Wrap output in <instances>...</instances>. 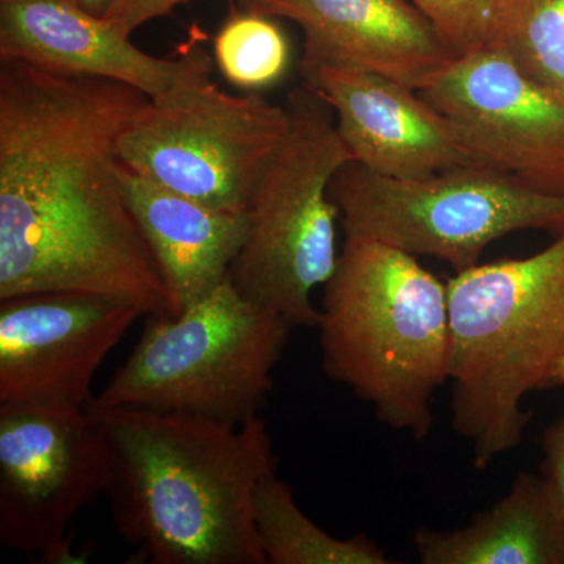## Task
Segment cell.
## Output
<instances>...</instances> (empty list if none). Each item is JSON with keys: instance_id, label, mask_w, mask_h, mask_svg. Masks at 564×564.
<instances>
[{"instance_id": "obj_22", "label": "cell", "mask_w": 564, "mask_h": 564, "mask_svg": "<svg viewBox=\"0 0 564 564\" xmlns=\"http://www.w3.org/2000/svg\"><path fill=\"white\" fill-rule=\"evenodd\" d=\"M544 477L564 508V415L544 434Z\"/></svg>"}, {"instance_id": "obj_11", "label": "cell", "mask_w": 564, "mask_h": 564, "mask_svg": "<svg viewBox=\"0 0 564 564\" xmlns=\"http://www.w3.org/2000/svg\"><path fill=\"white\" fill-rule=\"evenodd\" d=\"M140 317L133 304L96 293L0 300V404L88 410L96 373Z\"/></svg>"}, {"instance_id": "obj_20", "label": "cell", "mask_w": 564, "mask_h": 564, "mask_svg": "<svg viewBox=\"0 0 564 564\" xmlns=\"http://www.w3.org/2000/svg\"><path fill=\"white\" fill-rule=\"evenodd\" d=\"M458 55L488 46L497 0H408Z\"/></svg>"}, {"instance_id": "obj_6", "label": "cell", "mask_w": 564, "mask_h": 564, "mask_svg": "<svg viewBox=\"0 0 564 564\" xmlns=\"http://www.w3.org/2000/svg\"><path fill=\"white\" fill-rule=\"evenodd\" d=\"M284 106L288 131L252 192L247 242L228 280L293 326H317L313 293L339 261V210L329 191L352 159L332 107L310 85L289 93Z\"/></svg>"}, {"instance_id": "obj_15", "label": "cell", "mask_w": 564, "mask_h": 564, "mask_svg": "<svg viewBox=\"0 0 564 564\" xmlns=\"http://www.w3.org/2000/svg\"><path fill=\"white\" fill-rule=\"evenodd\" d=\"M126 195L181 311L228 280L248 237L247 212L217 209L121 163Z\"/></svg>"}, {"instance_id": "obj_23", "label": "cell", "mask_w": 564, "mask_h": 564, "mask_svg": "<svg viewBox=\"0 0 564 564\" xmlns=\"http://www.w3.org/2000/svg\"><path fill=\"white\" fill-rule=\"evenodd\" d=\"M82 9L90 11L95 17L106 18L115 0H74Z\"/></svg>"}, {"instance_id": "obj_12", "label": "cell", "mask_w": 564, "mask_h": 564, "mask_svg": "<svg viewBox=\"0 0 564 564\" xmlns=\"http://www.w3.org/2000/svg\"><path fill=\"white\" fill-rule=\"evenodd\" d=\"M0 61L121 82L152 102L212 82V58L198 31L173 57H154L74 0H0Z\"/></svg>"}, {"instance_id": "obj_5", "label": "cell", "mask_w": 564, "mask_h": 564, "mask_svg": "<svg viewBox=\"0 0 564 564\" xmlns=\"http://www.w3.org/2000/svg\"><path fill=\"white\" fill-rule=\"evenodd\" d=\"M293 325L226 280L177 315H147L135 348L93 399L242 425L259 415Z\"/></svg>"}, {"instance_id": "obj_18", "label": "cell", "mask_w": 564, "mask_h": 564, "mask_svg": "<svg viewBox=\"0 0 564 564\" xmlns=\"http://www.w3.org/2000/svg\"><path fill=\"white\" fill-rule=\"evenodd\" d=\"M488 46L564 101V0H497Z\"/></svg>"}, {"instance_id": "obj_7", "label": "cell", "mask_w": 564, "mask_h": 564, "mask_svg": "<svg viewBox=\"0 0 564 564\" xmlns=\"http://www.w3.org/2000/svg\"><path fill=\"white\" fill-rule=\"evenodd\" d=\"M332 198L345 237L377 240L456 272L508 234L564 231V196L534 191L488 165L421 177H389L350 162L336 174Z\"/></svg>"}, {"instance_id": "obj_16", "label": "cell", "mask_w": 564, "mask_h": 564, "mask_svg": "<svg viewBox=\"0 0 564 564\" xmlns=\"http://www.w3.org/2000/svg\"><path fill=\"white\" fill-rule=\"evenodd\" d=\"M423 564H564V508L545 477L519 473L491 510L454 530L419 529Z\"/></svg>"}, {"instance_id": "obj_21", "label": "cell", "mask_w": 564, "mask_h": 564, "mask_svg": "<svg viewBox=\"0 0 564 564\" xmlns=\"http://www.w3.org/2000/svg\"><path fill=\"white\" fill-rule=\"evenodd\" d=\"M185 2L188 0H115L106 20L126 35H132L140 25L172 13Z\"/></svg>"}, {"instance_id": "obj_13", "label": "cell", "mask_w": 564, "mask_h": 564, "mask_svg": "<svg viewBox=\"0 0 564 564\" xmlns=\"http://www.w3.org/2000/svg\"><path fill=\"white\" fill-rule=\"evenodd\" d=\"M306 85L329 104L352 162L389 177L484 165L452 122L400 82L340 66H302Z\"/></svg>"}, {"instance_id": "obj_1", "label": "cell", "mask_w": 564, "mask_h": 564, "mask_svg": "<svg viewBox=\"0 0 564 564\" xmlns=\"http://www.w3.org/2000/svg\"><path fill=\"white\" fill-rule=\"evenodd\" d=\"M148 101L121 82L0 63V300L84 292L181 314L118 155Z\"/></svg>"}, {"instance_id": "obj_2", "label": "cell", "mask_w": 564, "mask_h": 564, "mask_svg": "<svg viewBox=\"0 0 564 564\" xmlns=\"http://www.w3.org/2000/svg\"><path fill=\"white\" fill-rule=\"evenodd\" d=\"M113 452L117 533L154 564H267L252 492L276 469L259 415L231 426L140 408H88Z\"/></svg>"}, {"instance_id": "obj_9", "label": "cell", "mask_w": 564, "mask_h": 564, "mask_svg": "<svg viewBox=\"0 0 564 564\" xmlns=\"http://www.w3.org/2000/svg\"><path fill=\"white\" fill-rule=\"evenodd\" d=\"M113 452L102 422L85 411L0 404V544L69 563L68 530L107 494Z\"/></svg>"}, {"instance_id": "obj_17", "label": "cell", "mask_w": 564, "mask_h": 564, "mask_svg": "<svg viewBox=\"0 0 564 564\" xmlns=\"http://www.w3.org/2000/svg\"><path fill=\"white\" fill-rule=\"evenodd\" d=\"M252 519L267 564H391L366 534L339 540L314 524L276 469L262 475L252 492Z\"/></svg>"}, {"instance_id": "obj_14", "label": "cell", "mask_w": 564, "mask_h": 564, "mask_svg": "<svg viewBox=\"0 0 564 564\" xmlns=\"http://www.w3.org/2000/svg\"><path fill=\"white\" fill-rule=\"evenodd\" d=\"M251 10L295 22L302 66L369 70L422 90L458 54L408 0H247Z\"/></svg>"}, {"instance_id": "obj_10", "label": "cell", "mask_w": 564, "mask_h": 564, "mask_svg": "<svg viewBox=\"0 0 564 564\" xmlns=\"http://www.w3.org/2000/svg\"><path fill=\"white\" fill-rule=\"evenodd\" d=\"M419 93L484 165L564 196V101L500 52L458 55Z\"/></svg>"}, {"instance_id": "obj_19", "label": "cell", "mask_w": 564, "mask_h": 564, "mask_svg": "<svg viewBox=\"0 0 564 564\" xmlns=\"http://www.w3.org/2000/svg\"><path fill=\"white\" fill-rule=\"evenodd\" d=\"M214 57L226 80L242 90L256 91L284 76L291 50L272 17L232 7L215 36Z\"/></svg>"}, {"instance_id": "obj_8", "label": "cell", "mask_w": 564, "mask_h": 564, "mask_svg": "<svg viewBox=\"0 0 564 564\" xmlns=\"http://www.w3.org/2000/svg\"><path fill=\"white\" fill-rule=\"evenodd\" d=\"M284 104L234 96L214 82L165 101L151 99L122 132L126 169L217 209L247 212L288 131Z\"/></svg>"}, {"instance_id": "obj_3", "label": "cell", "mask_w": 564, "mask_h": 564, "mask_svg": "<svg viewBox=\"0 0 564 564\" xmlns=\"http://www.w3.org/2000/svg\"><path fill=\"white\" fill-rule=\"evenodd\" d=\"M447 291L452 423L485 470L521 444L525 397L564 388V231L529 258L456 272Z\"/></svg>"}, {"instance_id": "obj_4", "label": "cell", "mask_w": 564, "mask_h": 564, "mask_svg": "<svg viewBox=\"0 0 564 564\" xmlns=\"http://www.w3.org/2000/svg\"><path fill=\"white\" fill-rule=\"evenodd\" d=\"M317 326L329 380L392 430L429 436L433 395L451 377L447 282L399 248L345 237Z\"/></svg>"}]
</instances>
